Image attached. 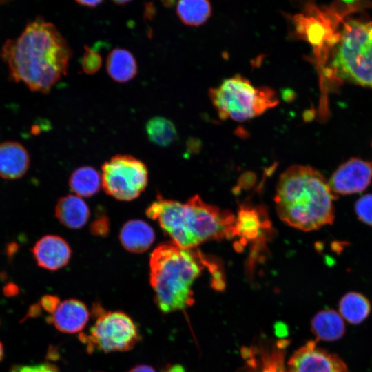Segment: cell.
<instances>
[{"label":"cell","instance_id":"obj_1","mask_svg":"<svg viewBox=\"0 0 372 372\" xmlns=\"http://www.w3.org/2000/svg\"><path fill=\"white\" fill-rule=\"evenodd\" d=\"M1 56L14 81L48 93L66 75L72 50L53 23L38 18L19 37L6 41Z\"/></svg>","mask_w":372,"mask_h":372},{"label":"cell","instance_id":"obj_2","mask_svg":"<svg viewBox=\"0 0 372 372\" xmlns=\"http://www.w3.org/2000/svg\"><path fill=\"white\" fill-rule=\"evenodd\" d=\"M336 198L320 171L308 165H296L280 176L274 200L282 221L309 231L333 223Z\"/></svg>","mask_w":372,"mask_h":372},{"label":"cell","instance_id":"obj_3","mask_svg":"<svg viewBox=\"0 0 372 372\" xmlns=\"http://www.w3.org/2000/svg\"><path fill=\"white\" fill-rule=\"evenodd\" d=\"M183 249H194L205 241L234 237L236 216L229 210L207 204L196 195L186 203L158 198L146 209Z\"/></svg>","mask_w":372,"mask_h":372},{"label":"cell","instance_id":"obj_4","mask_svg":"<svg viewBox=\"0 0 372 372\" xmlns=\"http://www.w3.org/2000/svg\"><path fill=\"white\" fill-rule=\"evenodd\" d=\"M213 264L196 248L183 249L174 243L158 246L149 259V282L159 309L167 313L193 304L194 283Z\"/></svg>","mask_w":372,"mask_h":372},{"label":"cell","instance_id":"obj_5","mask_svg":"<svg viewBox=\"0 0 372 372\" xmlns=\"http://www.w3.org/2000/svg\"><path fill=\"white\" fill-rule=\"evenodd\" d=\"M335 77L372 88V21L344 23L331 62Z\"/></svg>","mask_w":372,"mask_h":372},{"label":"cell","instance_id":"obj_6","mask_svg":"<svg viewBox=\"0 0 372 372\" xmlns=\"http://www.w3.org/2000/svg\"><path fill=\"white\" fill-rule=\"evenodd\" d=\"M209 96L222 120L245 121L276 106L278 97L267 86L254 87L240 74L227 79L209 90Z\"/></svg>","mask_w":372,"mask_h":372},{"label":"cell","instance_id":"obj_7","mask_svg":"<svg viewBox=\"0 0 372 372\" xmlns=\"http://www.w3.org/2000/svg\"><path fill=\"white\" fill-rule=\"evenodd\" d=\"M96 320L87 333L80 335V340L89 352L109 353L129 351L141 337L133 320L120 311H106L98 305L94 309Z\"/></svg>","mask_w":372,"mask_h":372},{"label":"cell","instance_id":"obj_8","mask_svg":"<svg viewBox=\"0 0 372 372\" xmlns=\"http://www.w3.org/2000/svg\"><path fill=\"white\" fill-rule=\"evenodd\" d=\"M147 181L145 164L132 156L118 154L102 165L103 189L117 200L130 201L138 198Z\"/></svg>","mask_w":372,"mask_h":372},{"label":"cell","instance_id":"obj_9","mask_svg":"<svg viewBox=\"0 0 372 372\" xmlns=\"http://www.w3.org/2000/svg\"><path fill=\"white\" fill-rule=\"evenodd\" d=\"M285 372L350 371L337 354L320 348L316 341H309L291 356Z\"/></svg>","mask_w":372,"mask_h":372},{"label":"cell","instance_id":"obj_10","mask_svg":"<svg viewBox=\"0 0 372 372\" xmlns=\"http://www.w3.org/2000/svg\"><path fill=\"white\" fill-rule=\"evenodd\" d=\"M328 182L335 195L362 192L372 182V164L361 158H350L335 170Z\"/></svg>","mask_w":372,"mask_h":372},{"label":"cell","instance_id":"obj_11","mask_svg":"<svg viewBox=\"0 0 372 372\" xmlns=\"http://www.w3.org/2000/svg\"><path fill=\"white\" fill-rule=\"evenodd\" d=\"M32 251L37 265L51 271L65 266L72 255L68 243L56 235H47L41 238L34 245Z\"/></svg>","mask_w":372,"mask_h":372},{"label":"cell","instance_id":"obj_12","mask_svg":"<svg viewBox=\"0 0 372 372\" xmlns=\"http://www.w3.org/2000/svg\"><path fill=\"white\" fill-rule=\"evenodd\" d=\"M90 313L85 304L76 299L59 302L48 318L59 331L66 333L81 331L89 320Z\"/></svg>","mask_w":372,"mask_h":372},{"label":"cell","instance_id":"obj_13","mask_svg":"<svg viewBox=\"0 0 372 372\" xmlns=\"http://www.w3.org/2000/svg\"><path fill=\"white\" fill-rule=\"evenodd\" d=\"M30 166V156L19 143L6 141L0 143V177L13 180L22 177Z\"/></svg>","mask_w":372,"mask_h":372},{"label":"cell","instance_id":"obj_14","mask_svg":"<svg viewBox=\"0 0 372 372\" xmlns=\"http://www.w3.org/2000/svg\"><path fill=\"white\" fill-rule=\"evenodd\" d=\"M155 239L152 227L142 220H130L121 229L119 240L130 252L140 254L151 247Z\"/></svg>","mask_w":372,"mask_h":372},{"label":"cell","instance_id":"obj_15","mask_svg":"<svg viewBox=\"0 0 372 372\" xmlns=\"http://www.w3.org/2000/svg\"><path fill=\"white\" fill-rule=\"evenodd\" d=\"M90 209L86 203L76 195L68 194L61 197L55 207V216L64 226L80 229L88 221Z\"/></svg>","mask_w":372,"mask_h":372},{"label":"cell","instance_id":"obj_16","mask_svg":"<svg viewBox=\"0 0 372 372\" xmlns=\"http://www.w3.org/2000/svg\"><path fill=\"white\" fill-rule=\"evenodd\" d=\"M311 327L317 340L335 341L340 339L345 333L343 318L331 309L318 312L311 320Z\"/></svg>","mask_w":372,"mask_h":372},{"label":"cell","instance_id":"obj_17","mask_svg":"<svg viewBox=\"0 0 372 372\" xmlns=\"http://www.w3.org/2000/svg\"><path fill=\"white\" fill-rule=\"evenodd\" d=\"M106 70L109 76L118 83H126L135 77L138 65L134 55L129 50L116 48L107 55Z\"/></svg>","mask_w":372,"mask_h":372},{"label":"cell","instance_id":"obj_18","mask_svg":"<svg viewBox=\"0 0 372 372\" xmlns=\"http://www.w3.org/2000/svg\"><path fill=\"white\" fill-rule=\"evenodd\" d=\"M267 226V220L262 218L258 210L242 206L236 217L234 237L239 236L245 242L254 240L262 234V229Z\"/></svg>","mask_w":372,"mask_h":372},{"label":"cell","instance_id":"obj_19","mask_svg":"<svg viewBox=\"0 0 372 372\" xmlns=\"http://www.w3.org/2000/svg\"><path fill=\"white\" fill-rule=\"evenodd\" d=\"M371 303L362 293L351 291L344 294L339 302V311L342 318L351 324H359L369 316Z\"/></svg>","mask_w":372,"mask_h":372},{"label":"cell","instance_id":"obj_20","mask_svg":"<svg viewBox=\"0 0 372 372\" xmlns=\"http://www.w3.org/2000/svg\"><path fill=\"white\" fill-rule=\"evenodd\" d=\"M101 180L100 175L94 168L83 166L72 172L69 179V186L76 196L90 197L99 192Z\"/></svg>","mask_w":372,"mask_h":372},{"label":"cell","instance_id":"obj_21","mask_svg":"<svg viewBox=\"0 0 372 372\" xmlns=\"http://www.w3.org/2000/svg\"><path fill=\"white\" fill-rule=\"evenodd\" d=\"M176 14L185 25L199 26L205 23L211 14V6L208 1L183 0L177 3Z\"/></svg>","mask_w":372,"mask_h":372},{"label":"cell","instance_id":"obj_22","mask_svg":"<svg viewBox=\"0 0 372 372\" xmlns=\"http://www.w3.org/2000/svg\"><path fill=\"white\" fill-rule=\"evenodd\" d=\"M145 130L150 141L161 147H167L177 138L175 125L165 117L152 118L146 123Z\"/></svg>","mask_w":372,"mask_h":372},{"label":"cell","instance_id":"obj_23","mask_svg":"<svg viewBox=\"0 0 372 372\" xmlns=\"http://www.w3.org/2000/svg\"><path fill=\"white\" fill-rule=\"evenodd\" d=\"M81 65L83 71L88 74L92 75L97 72L102 65V59L101 55L91 49L88 46L84 47V52L83 54Z\"/></svg>","mask_w":372,"mask_h":372},{"label":"cell","instance_id":"obj_24","mask_svg":"<svg viewBox=\"0 0 372 372\" xmlns=\"http://www.w3.org/2000/svg\"><path fill=\"white\" fill-rule=\"evenodd\" d=\"M355 211L360 221L372 227V194H364L356 200Z\"/></svg>","mask_w":372,"mask_h":372},{"label":"cell","instance_id":"obj_25","mask_svg":"<svg viewBox=\"0 0 372 372\" xmlns=\"http://www.w3.org/2000/svg\"><path fill=\"white\" fill-rule=\"evenodd\" d=\"M262 372H285L283 366V352L279 349L273 350L265 358Z\"/></svg>","mask_w":372,"mask_h":372},{"label":"cell","instance_id":"obj_26","mask_svg":"<svg viewBox=\"0 0 372 372\" xmlns=\"http://www.w3.org/2000/svg\"><path fill=\"white\" fill-rule=\"evenodd\" d=\"M110 231V220L106 215L96 217L90 225V232L99 237H106Z\"/></svg>","mask_w":372,"mask_h":372},{"label":"cell","instance_id":"obj_27","mask_svg":"<svg viewBox=\"0 0 372 372\" xmlns=\"http://www.w3.org/2000/svg\"><path fill=\"white\" fill-rule=\"evenodd\" d=\"M9 372H59L57 367L50 363L31 365H14Z\"/></svg>","mask_w":372,"mask_h":372},{"label":"cell","instance_id":"obj_28","mask_svg":"<svg viewBox=\"0 0 372 372\" xmlns=\"http://www.w3.org/2000/svg\"><path fill=\"white\" fill-rule=\"evenodd\" d=\"M128 372H156V370L149 365L141 364L131 369Z\"/></svg>","mask_w":372,"mask_h":372},{"label":"cell","instance_id":"obj_29","mask_svg":"<svg viewBox=\"0 0 372 372\" xmlns=\"http://www.w3.org/2000/svg\"><path fill=\"white\" fill-rule=\"evenodd\" d=\"M76 2L81 6L93 8L98 6L103 1L100 0H96V1H84L83 0V1H76Z\"/></svg>","mask_w":372,"mask_h":372},{"label":"cell","instance_id":"obj_30","mask_svg":"<svg viewBox=\"0 0 372 372\" xmlns=\"http://www.w3.org/2000/svg\"><path fill=\"white\" fill-rule=\"evenodd\" d=\"M154 7H153V5L152 3H147L146 4V6H145V14H146V17L147 18H149V19H152V17H153L154 14Z\"/></svg>","mask_w":372,"mask_h":372},{"label":"cell","instance_id":"obj_31","mask_svg":"<svg viewBox=\"0 0 372 372\" xmlns=\"http://www.w3.org/2000/svg\"><path fill=\"white\" fill-rule=\"evenodd\" d=\"M130 1H114V3L116 5V6H125V4L130 3Z\"/></svg>","mask_w":372,"mask_h":372},{"label":"cell","instance_id":"obj_32","mask_svg":"<svg viewBox=\"0 0 372 372\" xmlns=\"http://www.w3.org/2000/svg\"><path fill=\"white\" fill-rule=\"evenodd\" d=\"M3 357V347L2 343L0 342V362L2 360Z\"/></svg>","mask_w":372,"mask_h":372}]
</instances>
